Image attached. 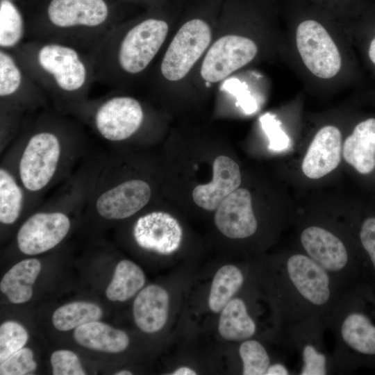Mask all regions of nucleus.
<instances>
[{
	"label": "nucleus",
	"mask_w": 375,
	"mask_h": 375,
	"mask_svg": "<svg viewBox=\"0 0 375 375\" xmlns=\"http://www.w3.org/2000/svg\"><path fill=\"white\" fill-rule=\"evenodd\" d=\"M32 115L12 143L19 178L37 209L90 153L84 125L76 118L48 107Z\"/></svg>",
	"instance_id": "1"
},
{
	"label": "nucleus",
	"mask_w": 375,
	"mask_h": 375,
	"mask_svg": "<svg viewBox=\"0 0 375 375\" xmlns=\"http://www.w3.org/2000/svg\"><path fill=\"white\" fill-rule=\"evenodd\" d=\"M269 267L267 288L280 333L308 318H324L347 290L301 252L282 256Z\"/></svg>",
	"instance_id": "2"
},
{
	"label": "nucleus",
	"mask_w": 375,
	"mask_h": 375,
	"mask_svg": "<svg viewBox=\"0 0 375 375\" xmlns=\"http://www.w3.org/2000/svg\"><path fill=\"white\" fill-rule=\"evenodd\" d=\"M12 51L58 111L69 115L89 99L96 81L92 53L61 42L35 40H26Z\"/></svg>",
	"instance_id": "3"
},
{
	"label": "nucleus",
	"mask_w": 375,
	"mask_h": 375,
	"mask_svg": "<svg viewBox=\"0 0 375 375\" xmlns=\"http://www.w3.org/2000/svg\"><path fill=\"white\" fill-rule=\"evenodd\" d=\"M168 30L166 22L155 18L128 29L114 27L92 52L96 81L116 88L122 78L142 74L157 55Z\"/></svg>",
	"instance_id": "4"
},
{
	"label": "nucleus",
	"mask_w": 375,
	"mask_h": 375,
	"mask_svg": "<svg viewBox=\"0 0 375 375\" xmlns=\"http://www.w3.org/2000/svg\"><path fill=\"white\" fill-rule=\"evenodd\" d=\"M115 26L106 0H49L44 16L27 22L26 40L58 42L92 53Z\"/></svg>",
	"instance_id": "5"
},
{
	"label": "nucleus",
	"mask_w": 375,
	"mask_h": 375,
	"mask_svg": "<svg viewBox=\"0 0 375 375\" xmlns=\"http://www.w3.org/2000/svg\"><path fill=\"white\" fill-rule=\"evenodd\" d=\"M360 287L347 290L324 317L333 335L334 374H344L375 358V323L362 308Z\"/></svg>",
	"instance_id": "6"
},
{
	"label": "nucleus",
	"mask_w": 375,
	"mask_h": 375,
	"mask_svg": "<svg viewBox=\"0 0 375 375\" xmlns=\"http://www.w3.org/2000/svg\"><path fill=\"white\" fill-rule=\"evenodd\" d=\"M152 194L148 181L125 175L119 158L106 153L83 215L102 223L122 221L144 208Z\"/></svg>",
	"instance_id": "7"
},
{
	"label": "nucleus",
	"mask_w": 375,
	"mask_h": 375,
	"mask_svg": "<svg viewBox=\"0 0 375 375\" xmlns=\"http://www.w3.org/2000/svg\"><path fill=\"white\" fill-rule=\"evenodd\" d=\"M72 116L88 126L108 144L124 142L142 128L145 112L135 98L117 94H106L88 99L74 109Z\"/></svg>",
	"instance_id": "8"
},
{
	"label": "nucleus",
	"mask_w": 375,
	"mask_h": 375,
	"mask_svg": "<svg viewBox=\"0 0 375 375\" xmlns=\"http://www.w3.org/2000/svg\"><path fill=\"white\" fill-rule=\"evenodd\" d=\"M301 252L325 269L342 287L357 285L360 265L344 240L334 231L319 225L305 227L299 235Z\"/></svg>",
	"instance_id": "9"
},
{
	"label": "nucleus",
	"mask_w": 375,
	"mask_h": 375,
	"mask_svg": "<svg viewBox=\"0 0 375 375\" xmlns=\"http://www.w3.org/2000/svg\"><path fill=\"white\" fill-rule=\"evenodd\" d=\"M49 101L15 53L0 49V114L27 117L47 108Z\"/></svg>",
	"instance_id": "10"
},
{
	"label": "nucleus",
	"mask_w": 375,
	"mask_h": 375,
	"mask_svg": "<svg viewBox=\"0 0 375 375\" xmlns=\"http://www.w3.org/2000/svg\"><path fill=\"white\" fill-rule=\"evenodd\" d=\"M324 318L310 317L283 331L287 350L298 356L299 375L334 374L332 353L326 348L324 333L327 330Z\"/></svg>",
	"instance_id": "11"
},
{
	"label": "nucleus",
	"mask_w": 375,
	"mask_h": 375,
	"mask_svg": "<svg viewBox=\"0 0 375 375\" xmlns=\"http://www.w3.org/2000/svg\"><path fill=\"white\" fill-rule=\"evenodd\" d=\"M211 40L209 25L199 19L185 23L167 48L160 64V72L167 80L182 79L202 56Z\"/></svg>",
	"instance_id": "12"
},
{
	"label": "nucleus",
	"mask_w": 375,
	"mask_h": 375,
	"mask_svg": "<svg viewBox=\"0 0 375 375\" xmlns=\"http://www.w3.org/2000/svg\"><path fill=\"white\" fill-rule=\"evenodd\" d=\"M296 42L304 65L314 75L327 79L339 72L340 51L321 24L312 19L302 22L297 28Z\"/></svg>",
	"instance_id": "13"
},
{
	"label": "nucleus",
	"mask_w": 375,
	"mask_h": 375,
	"mask_svg": "<svg viewBox=\"0 0 375 375\" xmlns=\"http://www.w3.org/2000/svg\"><path fill=\"white\" fill-rule=\"evenodd\" d=\"M258 47L251 39L236 35H224L208 51L201 67V76L208 83H216L250 62Z\"/></svg>",
	"instance_id": "14"
},
{
	"label": "nucleus",
	"mask_w": 375,
	"mask_h": 375,
	"mask_svg": "<svg viewBox=\"0 0 375 375\" xmlns=\"http://www.w3.org/2000/svg\"><path fill=\"white\" fill-rule=\"evenodd\" d=\"M35 210L17 170L16 148L12 143L3 153L0 163V223L5 227L15 225Z\"/></svg>",
	"instance_id": "15"
},
{
	"label": "nucleus",
	"mask_w": 375,
	"mask_h": 375,
	"mask_svg": "<svg viewBox=\"0 0 375 375\" xmlns=\"http://www.w3.org/2000/svg\"><path fill=\"white\" fill-rule=\"evenodd\" d=\"M132 236L141 249L168 255L179 248L183 231L178 222L170 214L151 211L137 218L132 227Z\"/></svg>",
	"instance_id": "16"
},
{
	"label": "nucleus",
	"mask_w": 375,
	"mask_h": 375,
	"mask_svg": "<svg viewBox=\"0 0 375 375\" xmlns=\"http://www.w3.org/2000/svg\"><path fill=\"white\" fill-rule=\"evenodd\" d=\"M215 210V224L226 237L245 239L256 233L258 224L248 190L238 188L227 196Z\"/></svg>",
	"instance_id": "17"
},
{
	"label": "nucleus",
	"mask_w": 375,
	"mask_h": 375,
	"mask_svg": "<svg viewBox=\"0 0 375 375\" xmlns=\"http://www.w3.org/2000/svg\"><path fill=\"white\" fill-rule=\"evenodd\" d=\"M212 179L199 185L192 191L194 202L206 210H215L222 201L240 185L242 176L238 165L231 158L221 155L212 164Z\"/></svg>",
	"instance_id": "18"
},
{
	"label": "nucleus",
	"mask_w": 375,
	"mask_h": 375,
	"mask_svg": "<svg viewBox=\"0 0 375 375\" xmlns=\"http://www.w3.org/2000/svg\"><path fill=\"white\" fill-rule=\"evenodd\" d=\"M342 134L335 126H325L318 131L302 162L303 173L308 178L324 176L339 165L341 160Z\"/></svg>",
	"instance_id": "19"
},
{
	"label": "nucleus",
	"mask_w": 375,
	"mask_h": 375,
	"mask_svg": "<svg viewBox=\"0 0 375 375\" xmlns=\"http://www.w3.org/2000/svg\"><path fill=\"white\" fill-rule=\"evenodd\" d=\"M169 299L167 292L157 285L142 289L133 302L135 324L143 332L153 333L161 330L168 318Z\"/></svg>",
	"instance_id": "20"
},
{
	"label": "nucleus",
	"mask_w": 375,
	"mask_h": 375,
	"mask_svg": "<svg viewBox=\"0 0 375 375\" xmlns=\"http://www.w3.org/2000/svg\"><path fill=\"white\" fill-rule=\"evenodd\" d=\"M344 160L362 174L375 168V118L358 124L343 144Z\"/></svg>",
	"instance_id": "21"
},
{
	"label": "nucleus",
	"mask_w": 375,
	"mask_h": 375,
	"mask_svg": "<svg viewBox=\"0 0 375 375\" xmlns=\"http://www.w3.org/2000/svg\"><path fill=\"white\" fill-rule=\"evenodd\" d=\"M74 338L82 347L111 353L122 352L129 344V338L124 331L99 320L76 328Z\"/></svg>",
	"instance_id": "22"
},
{
	"label": "nucleus",
	"mask_w": 375,
	"mask_h": 375,
	"mask_svg": "<svg viewBox=\"0 0 375 375\" xmlns=\"http://www.w3.org/2000/svg\"><path fill=\"white\" fill-rule=\"evenodd\" d=\"M41 268L40 261L35 258L19 261L3 276L0 283L1 292L12 303L28 301L33 296V285Z\"/></svg>",
	"instance_id": "23"
},
{
	"label": "nucleus",
	"mask_w": 375,
	"mask_h": 375,
	"mask_svg": "<svg viewBox=\"0 0 375 375\" xmlns=\"http://www.w3.org/2000/svg\"><path fill=\"white\" fill-rule=\"evenodd\" d=\"M218 331L228 341H243L254 336L257 326L242 299H231L222 308Z\"/></svg>",
	"instance_id": "24"
},
{
	"label": "nucleus",
	"mask_w": 375,
	"mask_h": 375,
	"mask_svg": "<svg viewBox=\"0 0 375 375\" xmlns=\"http://www.w3.org/2000/svg\"><path fill=\"white\" fill-rule=\"evenodd\" d=\"M145 283L142 269L129 260H122L116 265L106 296L111 301L123 302L133 297Z\"/></svg>",
	"instance_id": "25"
},
{
	"label": "nucleus",
	"mask_w": 375,
	"mask_h": 375,
	"mask_svg": "<svg viewBox=\"0 0 375 375\" xmlns=\"http://www.w3.org/2000/svg\"><path fill=\"white\" fill-rule=\"evenodd\" d=\"M244 283L242 271L233 265L221 267L215 274L208 297V306L213 312H219Z\"/></svg>",
	"instance_id": "26"
},
{
	"label": "nucleus",
	"mask_w": 375,
	"mask_h": 375,
	"mask_svg": "<svg viewBox=\"0 0 375 375\" xmlns=\"http://www.w3.org/2000/svg\"><path fill=\"white\" fill-rule=\"evenodd\" d=\"M27 37V22L16 4L0 1V49L14 51Z\"/></svg>",
	"instance_id": "27"
},
{
	"label": "nucleus",
	"mask_w": 375,
	"mask_h": 375,
	"mask_svg": "<svg viewBox=\"0 0 375 375\" xmlns=\"http://www.w3.org/2000/svg\"><path fill=\"white\" fill-rule=\"evenodd\" d=\"M103 310L98 305L88 301H74L60 306L52 315L53 326L67 331L93 321L99 320Z\"/></svg>",
	"instance_id": "28"
},
{
	"label": "nucleus",
	"mask_w": 375,
	"mask_h": 375,
	"mask_svg": "<svg viewBox=\"0 0 375 375\" xmlns=\"http://www.w3.org/2000/svg\"><path fill=\"white\" fill-rule=\"evenodd\" d=\"M238 353L242 363L243 375H265L272 364L264 345L252 338L242 341Z\"/></svg>",
	"instance_id": "29"
},
{
	"label": "nucleus",
	"mask_w": 375,
	"mask_h": 375,
	"mask_svg": "<svg viewBox=\"0 0 375 375\" xmlns=\"http://www.w3.org/2000/svg\"><path fill=\"white\" fill-rule=\"evenodd\" d=\"M28 334L26 328L15 321H7L0 326V362L22 349Z\"/></svg>",
	"instance_id": "30"
},
{
	"label": "nucleus",
	"mask_w": 375,
	"mask_h": 375,
	"mask_svg": "<svg viewBox=\"0 0 375 375\" xmlns=\"http://www.w3.org/2000/svg\"><path fill=\"white\" fill-rule=\"evenodd\" d=\"M37 368L31 349L23 347L1 362V375H24L33 372Z\"/></svg>",
	"instance_id": "31"
},
{
	"label": "nucleus",
	"mask_w": 375,
	"mask_h": 375,
	"mask_svg": "<svg viewBox=\"0 0 375 375\" xmlns=\"http://www.w3.org/2000/svg\"><path fill=\"white\" fill-rule=\"evenodd\" d=\"M53 375H85L78 357L69 350H57L51 356Z\"/></svg>",
	"instance_id": "32"
},
{
	"label": "nucleus",
	"mask_w": 375,
	"mask_h": 375,
	"mask_svg": "<svg viewBox=\"0 0 375 375\" xmlns=\"http://www.w3.org/2000/svg\"><path fill=\"white\" fill-rule=\"evenodd\" d=\"M260 122L269 140V149L275 151L286 149L289 146V138L276 120L271 115H265L261 117Z\"/></svg>",
	"instance_id": "33"
},
{
	"label": "nucleus",
	"mask_w": 375,
	"mask_h": 375,
	"mask_svg": "<svg viewBox=\"0 0 375 375\" xmlns=\"http://www.w3.org/2000/svg\"><path fill=\"white\" fill-rule=\"evenodd\" d=\"M360 242L367 254L372 273L375 275V217L366 218L359 231Z\"/></svg>",
	"instance_id": "34"
},
{
	"label": "nucleus",
	"mask_w": 375,
	"mask_h": 375,
	"mask_svg": "<svg viewBox=\"0 0 375 375\" xmlns=\"http://www.w3.org/2000/svg\"><path fill=\"white\" fill-rule=\"evenodd\" d=\"M289 367L282 362L272 363L268 367L265 375H290L292 374Z\"/></svg>",
	"instance_id": "35"
},
{
	"label": "nucleus",
	"mask_w": 375,
	"mask_h": 375,
	"mask_svg": "<svg viewBox=\"0 0 375 375\" xmlns=\"http://www.w3.org/2000/svg\"><path fill=\"white\" fill-rule=\"evenodd\" d=\"M171 374L172 375H196L197 373L194 370H193L192 369L188 367H181L176 369L175 371H174L173 373H172Z\"/></svg>",
	"instance_id": "36"
},
{
	"label": "nucleus",
	"mask_w": 375,
	"mask_h": 375,
	"mask_svg": "<svg viewBox=\"0 0 375 375\" xmlns=\"http://www.w3.org/2000/svg\"><path fill=\"white\" fill-rule=\"evenodd\" d=\"M369 57L375 65V38L372 40L369 48Z\"/></svg>",
	"instance_id": "37"
},
{
	"label": "nucleus",
	"mask_w": 375,
	"mask_h": 375,
	"mask_svg": "<svg viewBox=\"0 0 375 375\" xmlns=\"http://www.w3.org/2000/svg\"><path fill=\"white\" fill-rule=\"evenodd\" d=\"M115 375H131L132 372L128 370H120L115 373Z\"/></svg>",
	"instance_id": "38"
}]
</instances>
